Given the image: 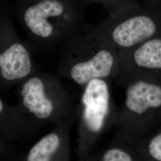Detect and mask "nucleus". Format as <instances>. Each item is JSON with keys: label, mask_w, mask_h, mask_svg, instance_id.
Wrapping results in <instances>:
<instances>
[{"label": "nucleus", "mask_w": 161, "mask_h": 161, "mask_svg": "<svg viewBox=\"0 0 161 161\" xmlns=\"http://www.w3.org/2000/svg\"><path fill=\"white\" fill-rule=\"evenodd\" d=\"M17 106L35 121L57 125L69 123L70 99L58 78L37 71L17 85Z\"/></svg>", "instance_id": "1"}, {"label": "nucleus", "mask_w": 161, "mask_h": 161, "mask_svg": "<svg viewBox=\"0 0 161 161\" xmlns=\"http://www.w3.org/2000/svg\"><path fill=\"white\" fill-rule=\"evenodd\" d=\"M11 8L0 0V90L17 86L38 71L35 53L19 36L12 21Z\"/></svg>", "instance_id": "2"}, {"label": "nucleus", "mask_w": 161, "mask_h": 161, "mask_svg": "<svg viewBox=\"0 0 161 161\" xmlns=\"http://www.w3.org/2000/svg\"><path fill=\"white\" fill-rule=\"evenodd\" d=\"M10 8L35 53L58 37L56 22L64 18L66 12L62 0H15Z\"/></svg>", "instance_id": "3"}, {"label": "nucleus", "mask_w": 161, "mask_h": 161, "mask_svg": "<svg viewBox=\"0 0 161 161\" xmlns=\"http://www.w3.org/2000/svg\"><path fill=\"white\" fill-rule=\"evenodd\" d=\"M42 124L17 105H9L0 97V133L7 140L12 142H28L38 135Z\"/></svg>", "instance_id": "4"}, {"label": "nucleus", "mask_w": 161, "mask_h": 161, "mask_svg": "<svg viewBox=\"0 0 161 161\" xmlns=\"http://www.w3.org/2000/svg\"><path fill=\"white\" fill-rule=\"evenodd\" d=\"M114 58L107 50H100L86 61L73 62L64 60L60 67L61 74L80 86H86L94 79H102L110 74Z\"/></svg>", "instance_id": "5"}, {"label": "nucleus", "mask_w": 161, "mask_h": 161, "mask_svg": "<svg viewBox=\"0 0 161 161\" xmlns=\"http://www.w3.org/2000/svg\"><path fill=\"white\" fill-rule=\"evenodd\" d=\"M109 101L107 84L102 79H94L86 84L82 97L84 119L93 132L98 131L103 124Z\"/></svg>", "instance_id": "6"}, {"label": "nucleus", "mask_w": 161, "mask_h": 161, "mask_svg": "<svg viewBox=\"0 0 161 161\" xmlns=\"http://www.w3.org/2000/svg\"><path fill=\"white\" fill-rule=\"evenodd\" d=\"M68 124L58 125L54 131L40 138L27 152L19 156L17 160L50 161L66 159L68 155Z\"/></svg>", "instance_id": "7"}, {"label": "nucleus", "mask_w": 161, "mask_h": 161, "mask_svg": "<svg viewBox=\"0 0 161 161\" xmlns=\"http://www.w3.org/2000/svg\"><path fill=\"white\" fill-rule=\"evenodd\" d=\"M156 29L155 24L151 19L139 16L117 26L112 33V38L119 46L130 47L152 36Z\"/></svg>", "instance_id": "8"}, {"label": "nucleus", "mask_w": 161, "mask_h": 161, "mask_svg": "<svg viewBox=\"0 0 161 161\" xmlns=\"http://www.w3.org/2000/svg\"><path fill=\"white\" fill-rule=\"evenodd\" d=\"M125 105L128 109L137 115L161 107V86L144 81L132 84L127 89Z\"/></svg>", "instance_id": "9"}, {"label": "nucleus", "mask_w": 161, "mask_h": 161, "mask_svg": "<svg viewBox=\"0 0 161 161\" xmlns=\"http://www.w3.org/2000/svg\"><path fill=\"white\" fill-rule=\"evenodd\" d=\"M134 59L138 67L161 69V39H153L145 42L135 52Z\"/></svg>", "instance_id": "10"}, {"label": "nucleus", "mask_w": 161, "mask_h": 161, "mask_svg": "<svg viewBox=\"0 0 161 161\" xmlns=\"http://www.w3.org/2000/svg\"><path fill=\"white\" fill-rule=\"evenodd\" d=\"M132 157L125 151L119 149H112L108 150L103 156L102 161H130Z\"/></svg>", "instance_id": "11"}, {"label": "nucleus", "mask_w": 161, "mask_h": 161, "mask_svg": "<svg viewBox=\"0 0 161 161\" xmlns=\"http://www.w3.org/2000/svg\"><path fill=\"white\" fill-rule=\"evenodd\" d=\"M149 152L153 158L156 161H161V133L156 136L150 141Z\"/></svg>", "instance_id": "12"}]
</instances>
